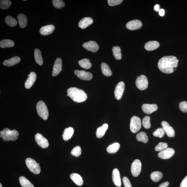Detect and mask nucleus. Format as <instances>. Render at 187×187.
Wrapping results in <instances>:
<instances>
[{"label":"nucleus","instance_id":"15","mask_svg":"<svg viewBox=\"0 0 187 187\" xmlns=\"http://www.w3.org/2000/svg\"><path fill=\"white\" fill-rule=\"evenodd\" d=\"M83 47L87 50L93 53L96 52L99 49L98 45L96 42L93 41H89L88 42L83 43Z\"/></svg>","mask_w":187,"mask_h":187},{"label":"nucleus","instance_id":"33","mask_svg":"<svg viewBox=\"0 0 187 187\" xmlns=\"http://www.w3.org/2000/svg\"><path fill=\"white\" fill-rule=\"evenodd\" d=\"M80 66L83 68L85 69H89L91 67V63L90 60L88 59H84L78 62Z\"/></svg>","mask_w":187,"mask_h":187},{"label":"nucleus","instance_id":"13","mask_svg":"<svg viewBox=\"0 0 187 187\" xmlns=\"http://www.w3.org/2000/svg\"><path fill=\"white\" fill-rule=\"evenodd\" d=\"M62 61L60 58H57L55 60L53 66L52 75L55 77L58 75L62 70Z\"/></svg>","mask_w":187,"mask_h":187},{"label":"nucleus","instance_id":"21","mask_svg":"<svg viewBox=\"0 0 187 187\" xmlns=\"http://www.w3.org/2000/svg\"><path fill=\"white\" fill-rule=\"evenodd\" d=\"M93 23L92 19L91 17H84L81 19L79 23V26L82 29H85L92 24Z\"/></svg>","mask_w":187,"mask_h":187},{"label":"nucleus","instance_id":"38","mask_svg":"<svg viewBox=\"0 0 187 187\" xmlns=\"http://www.w3.org/2000/svg\"><path fill=\"white\" fill-rule=\"evenodd\" d=\"M11 2L9 0H1L0 2V7L2 9H9L11 5Z\"/></svg>","mask_w":187,"mask_h":187},{"label":"nucleus","instance_id":"16","mask_svg":"<svg viewBox=\"0 0 187 187\" xmlns=\"http://www.w3.org/2000/svg\"><path fill=\"white\" fill-rule=\"evenodd\" d=\"M142 23L139 20L135 19L128 22L126 24L127 29L130 30H136L142 27Z\"/></svg>","mask_w":187,"mask_h":187},{"label":"nucleus","instance_id":"28","mask_svg":"<svg viewBox=\"0 0 187 187\" xmlns=\"http://www.w3.org/2000/svg\"><path fill=\"white\" fill-rule=\"evenodd\" d=\"M120 145L118 142H115L111 144L107 147L106 150L110 154H114L116 153L120 148Z\"/></svg>","mask_w":187,"mask_h":187},{"label":"nucleus","instance_id":"14","mask_svg":"<svg viewBox=\"0 0 187 187\" xmlns=\"http://www.w3.org/2000/svg\"><path fill=\"white\" fill-rule=\"evenodd\" d=\"M162 128L167 136L169 137H173L175 136V131L173 127H171L169 123L165 121H163L161 123Z\"/></svg>","mask_w":187,"mask_h":187},{"label":"nucleus","instance_id":"17","mask_svg":"<svg viewBox=\"0 0 187 187\" xmlns=\"http://www.w3.org/2000/svg\"><path fill=\"white\" fill-rule=\"evenodd\" d=\"M158 107L156 104H145L142 106V110L147 114H152L153 112L158 110Z\"/></svg>","mask_w":187,"mask_h":187},{"label":"nucleus","instance_id":"51","mask_svg":"<svg viewBox=\"0 0 187 187\" xmlns=\"http://www.w3.org/2000/svg\"><path fill=\"white\" fill-rule=\"evenodd\" d=\"M0 187H3L1 183L0 184Z\"/></svg>","mask_w":187,"mask_h":187},{"label":"nucleus","instance_id":"22","mask_svg":"<svg viewBox=\"0 0 187 187\" xmlns=\"http://www.w3.org/2000/svg\"><path fill=\"white\" fill-rule=\"evenodd\" d=\"M160 46V43L158 41H150L145 44V48L147 51H152L158 48Z\"/></svg>","mask_w":187,"mask_h":187},{"label":"nucleus","instance_id":"37","mask_svg":"<svg viewBox=\"0 0 187 187\" xmlns=\"http://www.w3.org/2000/svg\"><path fill=\"white\" fill-rule=\"evenodd\" d=\"M5 21L6 23L10 27H14L17 25V22L16 20L9 16L6 17Z\"/></svg>","mask_w":187,"mask_h":187},{"label":"nucleus","instance_id":"18","mask_svg":"<svg viewBox=\"0 0 187 187\" xmlns=\"http://www.w3.org/2000/svg\"><path fill=\"white\" fill-rule=\"evenodd\" d=\"M112 178L113 183L115 186L120 187L121 186V181L120 172L117 168L113 170L112 174Z\"/></svg>","mask_w":187,"mask_h":187},{"label":"nucleus","instance_id":"25","mask_svg":"<svg viewBox=\"0 0 187 187\" xmlns=\"http://www.w3.org/2000/svg\"><path fill=\"white\" fill-rule=\"evenodd\" d=\"M74 133V130L72 127H69L65 129L63 135V137L65 141H67L70 139Z\"/></svg>","mask_w":187,"mask_h":187},{"label":"nucleus","instance_id":"19","mask_svg":"<svg viewBox=\"0 0 187 187\" xmlns=\"http://www.w3.org/2000/svg\"><path fill=\"white\" fill-rule=\"evenodd\" d=\"M29 75V77L27 79L25 83V86L27 89L30 88L32 87L37 78L36 74L34 72H31Z\"/></svg>","mask_w":187,"mask_h":187},{"label":"nucleus","instance_id":"9","mask_svg":"<svg viewBox=\"0 0 187 187\" xmlns=\"http://www.w3.org/2000/svg\"><path fill=\"white\" fill-rule=\"evenodd\" d=\"M35 139L37 145L41 148H45L49 146V142L47 139L41 134L39 133L36 134Z\"/></svg>","mask_w":187,"mask_h":187},{"label":"nucleus","instance_id":"36","mask_svg":"<svg viewBox=\"0 0 187 187\" xmlns=\"http://www.w3.org/2000/svg\"><path fill=\"white\" fill-rule=\"evenodd\" d=\"M113 55L115 59L120 60L122 58L121 50L120 47L118 46L114 47L112 48Z\"/></svg>","mask_w":187,"mask_h":187},{"label":"nucleus","instance_id":"47","mask_svg":"<svg viewBox=\"0 0 187 187\" xmlns=\"http://www.w3.org/2000/svg\"><path fill=\"white\" fill-rule=\"evenodd\" d=\"M180 186V187H187V175L183 179Z\"/></svg>","mask_w":187,"mask_h":187},{"label":"nucleus","instance_id":"50","mask_svg":"<svg viewBox=\"0 0 187 187\" xmlns=\"http://www.w3.org/2000/svg\"><path fill=\"white\" fill-rule=\"evenodd\" d=\"M154 9L156 11H158L160 10V6L158 4L155 5L154 6Z\"/></svg>","mask_w":187,"mask_h":187},{"label":"nucleus","instance_id":"10","mask_svg":"<svg viewBox=\"0 0 187 187\" xmlns=\"http://www.w3.org/2000/svg\"><path fill=\"white\" fill-rule=\"evenodd\" d=\"M125 89V84L123 81H120L118 83L115 87L114 91V95L115 98L120 100L122 98Z\"/></svg>","mask_w":187,"mask_h":187},{"label":"nucleus","instance_id":"26","mask_svg":"<svg viewBox=\"0 0 187 187\" xmlns=\"http://www.w3.org/2000/svg\"><path fill=\"white\" fill-rule=\"evenodd\" d=\"M70 178L76 184L81 186L83 184V181L81 177L78 174L73 173L70 174Z\"/></svg>","mask_w":187,"mask_h":187},{"label":"nucleus","instance_id":"4","mask_svg":"<svg viewBox=\"0 0 187 187\" xmlns=\"http://www.w3.org/2000/svg\"><path fill=\"white\" fill-rule=\"evenodd\" d=\"M38 114L44 120H47L48 118L49 112L46 105L42 101H40L37 105Z\"/></svg>","mask_w":187,"mask_h":187},{"label":"nucleus","instance_id":"5","mask_svg":"<svg viewBox=\"0 0 187 187\" xmlns=\"http://www.w3.org/2000/svg\"><path fill=\"white\" fill-rule=\"evenodd\" d=\"M25 163L28 168L34 174H37L40 173L41 168L39 164L35 160L30 158H28L26 160Z\"/></svg>","mask_w":187,"mask_h":187},{"label":"nucleus","instance_id":"30","mask_svg":"<svg viewBox=\"0 0 187 187\" xmlns=\"http://www.w3.org/2000/svg\"><path fill=\"white\" fill-rule=\"evenodd\" d=\"M35 58L36 63L39 65H42L43 64V60L41 52L38 49L35 50Z\"/></svg>","mask_w":187,"mask_h":187},{"label":"nucleus","instance_id":"41","mask_svg":"<svg viewBox=\"0 0 187 187\" xmlns=\"http://www.w3.org/2000/svg\"><path fill=\"white\" fill-rule=\"evenodd\" d=\"M81 153V150L80 146H76L71 151V154L73 156L78 157L80 156Z\"/></svg>","mask_w":187,"mask_h":187},{"label":"nucleus","instance_id":"7","mask_svg":"<svg viewBox=\"0 0 187 187\" xmlns=\"http://www.w3.org/2000/svg\"><path fill=\"white\" fill-rule=\"evenodd\" d=\"M137 87L141 90H144L148 88V81L147 77L144 75H141L137 77L136 81Z\"/></svg>","mask_w":187,"mask_h":187},{"label":"nucleus","instance_id":"35","mask_svg":"<svg viewBox=\"0 0 187 187\" xmlns=\"http://www.w3.org/2000/svg\"><path fill=\"white\" fill-rule=\"evenodd\" d=\"M20 183L22 187H35L24 176H21L19 178Z\"/></svg>","mask_w":187,"mask_h":187},{"label":"nucleus","instance_id":"12","mask_svg":"<svg viewBox=\"0 0 187 187\" xmlns=\"http://www.w3.org/2000/svg\"><path fill=\"white\" fill-rule=\"evenodd\" d=\"M75 74L78 77L85 81H89L93 78V75L89 72H87L84 70H75L74 71Z\"/></svg>","mask_w":187,"mask_h":187},{"label":"nucleus","instance_id":"2","mask_svg":"<svg viewBox=\"0 0 187 187\" xmlns=\"http://www.w3.org/2000/svg\"><path fill=\"white\" fill-rule=\"evenodd\" d=\"M69 96L75 102L81 103L84 102L87 98V95L82 89L76 87H70L67 90Z\"/></svg>","mask_w":187,"mask_h":187},{"label":"nucleus","instance_id":"39","mask_svg":"<svg viewBox=\"0 0 187 187\" xmlns=\"http://www.w3.org/2000/svg\"><path fill=\"white\" fill-rule=\"evenodd\" d=\"M52 2L54 6L58 9L63 8L65 5L64 2L61 0H53Z\"/></svg>","mask_w":187,"mask_h":187},{"label":"nucleus","instance_id":"34","mask_svg":"<svg viewBox=\"0 0 187 187\" xmlns=\"http://www.w3.org/2000/svg\"><path fill=\"white\" fill-rule=\"evenodd\" d=\"M163 174L162 172L160 171H155L151 173V178L155 182H157L162 179Z\"/></svg>","mask_w":187,"mask_h":187},{"label":"nucleus","instance_id":"24","mask_svg":"<svg viewBox=\"0 0 187 187\" xmlns=\"http://www.w3.org/2000/svg\"><path fill=\"white\" fill-rule=\"evenodd\" d=\"M108 128V125L107 124H104L102 126L97 128L96 131V136L97 138H100L104 136Z\"/></svg>","mask_w":187,"mask_h":187},{"label":"nucleus","instance_id":"6","mask_svg":"<svg viewBox=\"0 0 187 187\" xmlns=\"http://www.w3.org/2000/svg\"><path fill=\"white\" fill-rule=\"evenodd\" d=\"M142 127V123L139 117L134 116L131 118L130 120V129L131 132L136 133L140 130Z\"/></svg>","mask_w":187,"mask_h":187},{"label":"nucleus","instance_id":"20","mask_svg":"<svg viewBox=\"0 0 187 187\" xmlns=\"http://www.w3.org/2000/svg\"><path fill=\"white\" fill-rule=\"evenodd\" d=\"M55 29V27L53 25H49L42 27L40 30L41 35H47L52 33Z\"/></svg>","mask_w":187,"mask_h":187},{"label":"nucleus","instance_id":"31","mask_svg":"<svg viewBox=\"0 0 187 187\" xmlns=\"http://www.w3.org/2000/svg\"><path fill=\"white\" fill-rule=\"evenodd\" d=\"M137 140L139 142L147 143L148 141V137L146 132H141L137 134L136 136Z\"/></svg>","mask_w":187,"mask_h":187},{"label":"nucleus","instance_id":"43","mask_svg":"<svg viewBox=\"0 0 187 187\" xmlns=\"http://www.w3.org/2000/svg\"><path fill=\"white\" fill-rule=\"evenodd\" d=\"M168 144L166 143L160 142L155 147L156 151H161L168 148Z\"/></svg>","mask_w":187,"mask_h":187},{"label":"nucleus","instance_id":"29","mask_svg":"<svg viewBox=\"0 0 187 187\" xmlns=\"http://www.w3.org/2000/svg\"><path fill=\"white\" fill-rule=\"evenodd\" d=\"M17 19L18 20L20 27L24 28L27 26V19L26 16L22 14H20L18 15Z\"/></svg>","mask_w":187,"mask_h":187},{"label":"nucleus","instance_id":"48","mask_svg":"<svg viewBox=\"0 0 187 187\" xmlns=\"http://www.w3.org/2000/svg\"><path fill=\"white\" fill-rule=\"evenodd\" d=\"M169 184V183L168 182H163L161 183L158 187H166L168 186Z\"/></svg>","mask_w":187,"mask_h":187},{"label":"nucleus","instance_id":"40","mask_svg":"<svg viewBox=\"0 0 187 187\" xmlns=\"http://www.w3.org/2000/svg\"><path fill=\"white\" fill-rule=\"evenodd\" d=\"M150 117L147 116L145 117L143 119L142 124L145 128L148 129L150 128L151 124L150 122Z\"/></svg>","mask_w":187,"mask_h":187},{"label":"nucleus","instance_id":"32","mask_svg":"<svg viewBox=\"0 0 187 187\" xmlns=\"http://www.w3.org/2000/svg\"><path fill=\"white\" fill-rule=\"evenodd\" d=\"M14 44V42L13 41L8 39L3 40L0 42V47L2 48L11 47H13Z\"/></svg>","mask_w":187,"mask_h":187},{"label":"nucleus","instance_id":"3","mask_svg":"<svg viewBox=\"0 0 187 187\" xmlns=\"http://www.w3.org/2000/svg\"><path fill=\"white\" fill-rule=\"evenodd\" d=\"M19 133L15 130H11L9 129L6 128L0 132V137L6 142L10 140L15 141L18 139Z\"/></svg>","mask_w":187,"mask_h":187},{"label":"nucleus","instance_id":"8","mask_svg":"<svg viewBox=\"0 0 187 187\" xmlns=\"http://www.w3.org/2000/svg\"><path fill=\"white\" fill-rule=\"evenodd\" d=\"M142 170V163L139 160H135L131 165V170L132 175L138 176L140 174Z\"/></svg>","mask_w":187,"mask_h":187},{"label":"nucleus","instance_id":"11","mask_svg":"<svg viewBox=\"0 0 187 187\" xmlns=\"http://www.w3.org/2000/svg\"><path fill=\"white\" fill-rule=\"evenodd\" d=\"M174 154L175 150L173 149L168 148L160 151L158 153V156L160 158L166 160L171 158L173 156Z\"/></svg>","mask_w":187,"mask_h":187},{"label":"nucleus","instance_id":"42","mask_svg":"<svg viewBox=\"0 0 187 187\" xmlns=\"http://www.w3.org/2000/svg\"><path fill=\"white\" fill-rule=\"evenodd\" d=\"M165 132L162 128H159L157 129L153 133V136L158 137L159 138H162L164 136Z\"/></svg>","mask_w":187,"mask_h":187},{"label":"nucleus","instance_id":"44","mask_svg":"<svg viewBox=\"0 0 187 187\" xmlns=\"http://www.w3.org/2000/svg\"><path fill=\"white\" fill-rule=\"evenodd\" d=\"M179 108L182 112L187 113V102L186 101L180 103L179 104Z\"/></svg>","mask_w":187,"mask_h":187},{"label":"nucleus","instance_id":"46","mask_svg":"<svg viewBox=\"0 0 187 187\" xmlns=\"http://www.w3.org/2000/svg\"><path fill=\"white\" fill-rule=\"evenodd\" d=\"M123 182L125 187H132L130 180L126 177L123 178Z\"/></svg>","mask_w":187,"mask_h":187},{"label":"nucleus","instance_id":"45","mask_svg":"<svg viewBox=\"0 0 187 187\" xmlns=\"http://www.w3.org/2000/svg\"><path fill=\"white\" fill-rule=\"evenodd\" d=\"M123 1V0H108L107 2L109 6H111L120 5Z\"/></svg>","mask_w":187,"mask_h":187},{"label":"nucleus","instance_id":"23","mask_svg":"<svg viewBox=\"0 0 187 187\" xmlns=\"http://www.w3.org/2000/svg\"><path fill=\"white\" fill-rule=\"evenodd\" d=\"M21 61V59L19 57L15 56L10 59L6 60L3 62V64L5 66H13L19 63Z\"/></svg>","mask_w":187,"mask_h":187},{"label":"nucleus","instance_id":"49","mask_svg":"<svg viewBox=\"0 0 187 187\" xmlns=\"http://www.w3.org/2000/svg\"><path fill=\"white\" fill-rule=\"evenodd\" d=\"M159 14L161 17L164 16L165 14V11L164 9H161L159 10Z\"/></svg>","mask_w":187,"mask_h":187},{"label":"nucleus","instance_id":"27","mask_svg":"<svg viewBox=\"0 0 187 187\" xmlns=\"http://www.w3.org/2000/svg\"><path fill=\"white\" fill-rule=\"evenodd\" d=\"M101 69L103 75L105 76H110L112 75V71L109 65L106 63H103L101 64Z\"/></svg>","mask_w":187,"mask_h":187},{"label":"nucleus","instance_id":"1","mask_svg":"<svg viewBox=\"0 0 187 187\" xmlns=\"http://www.w3.org/2000/svg\"><path fill=\"white\" fill-rule=\"evenodd\" d=\"M179 60L176 57H163L159 60L158 66L161 72L165 73H171L174 72V68L178 66Z\"/></svg>","mask_w":187,"mask_h":187}]
</instances>
